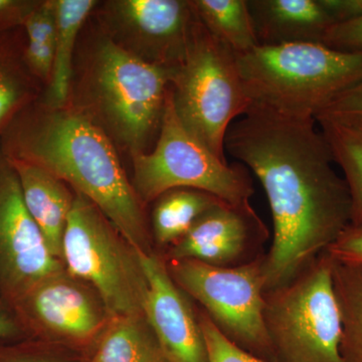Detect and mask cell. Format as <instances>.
<instances>
[{"mask_svg": "<svg viewBox=\"0 0 362 362\" xmlns=\"http://www.w3.org/2000/svg\"><path fill=\"white\" fill-rule=\"evenodd\" d=\"M170 94L182 125L211 153L228 161L226 132L235 119L247 113L252 102L235 52L214 37L197 16L185 59L173 69Z\"/></svg>", "mask_w": 362, "mask_h": 362, "instance_id": "5", "label": "cell"}, {"mask_svg": "<svg viewBox=\"0 0 362 362\" xmlns=\"http://www.w3.org/2000/svg\"><path fill=\"white\" fill-rule=\"evenodd\" d=\"M80 362H94L90 359V356H83L82 359H81Z\"/></svg>", "mask_w": 362, "mask_h": 362, "instance_id": "33", "label": "cell"}, {"mask_svg": "<svg viewBox=\"0 0 362 362\" xmlns=\"http://www.w3.org/2000/svg\"><path fill=\"white\" fill-rule=\"evenodd\" d=\"M264 259L265 255L232 268L194 259H166V264L175 284L202 305L228 340L262 361L277 362L264 320Z\"/></svg>", "mask_w": 362, "mask_h": 362, "instance_id": "9", "label": "cell"}, {"mask_svg": "<svg viewBox=\"0 0 362 362\" xmlns=\"http://www.w3.org/2000/svg\"><path fill=\"white\" fill-rule=\"evenodd\" d=\"M18 180L26 209L44 235L49 251L62 262V250L75 192L63 180L28 162L9 159ZM63 263V262H62Z\"/></svg>", "mask_w": 362, "mask_h": 362, "instance_id": "16", "label": "cell"}, {"mask_svg": "<svg viewBox=\"0 0 362 362\" xmlns=\"http://www.w3.org/2000/svg\"><path fill=\"white\" fill-rule=\"evenodd\" d=\"M94 0H56V45L54 65L45 103L54 108L68 105L73 77V54L78 35L90 11Z\"/></svg>", "mask_w": 362, "mask_h": 362, "instance_id": "19", "label": "cell"}, {"mask_svg": "<svg viewBox=\"0 0 362 362\" xmlns=\"http://www.w3.org/2000/svg\"><path fill=\"white\" fill-rule=\"evenodd\" d=\"M16 303L47 343L85 356L110 320L90 286L64 269L35 285Z\"/></svg>", "mask_w": 362, "mask_h": 362, "instance_id": "10", "label": "cell"}, {"mask_svg": "<svg viewBox=\"0 0 362 362\" xmlns=\"http://www.w3.org/2000/svg\"><path fill=\"white\" fill-rule=\"evenodd\" d=\"M268 228L251 204L221 202L211 207L175 244L165 259H194L206 265L232 268L265 255Z\"/></svg>", "mask_w": 362, "mask_h": 362, "instance_id": "13", "label": "cell"}, {"mask_svg": "<svg viewBox=\"0 0 362 362\" xmlns=\"http://www.w3.org/2000/svg\"><path fill=\"white\" fill-rule=\"evenodd\" d=\"M173 69L146 63L104 37L82 81L81 109H74L131 157L148 152L160 132Z\"/></svg>", "mask_w": 362, "mask_h": 362, "instance_id": "4", "label": "cell"}, {"mask_svg": "<svg viewBox=\"0 0 362 362\" xmlns=\"http://www.w3.org/2000/svg\"><path fill=\"white\" fill-rule=\"evenodd\" d=\"M85 356L94 362H168L144 314L112 317Z\"/></svg>", "mask_w": 362, "mask_h": 362, "instance_id": "17", "label": "cell"}, {"mask_svg": "<svg viewBox=\"0 0 362 362\" xmlns=\"http://www.w3.org/2000/svg\"><path fill=\"white\" fill-rule=\"evenodd\" d=\"M329 145L334 163L343 173L351 202V223L362 226V127L352 124L317 120Z\"/></svg>", "mask_w": 362, "mask_h": 362, "instance_id": "23", "label": "cell"}, {"mask_svg": "<svg viewBox=\"0 0 362 362\" xmlns=\"http://www.w3.org/2000/svg\"><path fill=\"white\" fill-rule=\"evenodd\" d=\"M82 357L78 352L52 343L35 349L0 352V362H80Z\"/></svg>", "mask_w": 362, "mask_h": 362, "instance_id": "27", "label": "cell"}, {"mask_svg": "<svg viewBox=\"0 0 362 362\" xmlns=\"http://www.w3.org/2000/svg\"><path fill=\"white\" fill-rule=\"evenodd\" d=\"M326 252L335 261L362 265V226H349Z\"/></svg>", "mask_w": 362, "mask_h": 362, "instance_id": "29", "label": "cell"}, {"mask_svg": "<svg viewBox=\"0 0 362 362\" xmlns=\"http://www.w3.org/2000/svg\"><path fill=\"white\" fill-rule=\"evenodd\" d=\"M100 13L107 37L133 56L166 68L185 59L195 18L192 1L115 0Z\"/></svg>", "mask_w": 362, "mask_h": 362, "instance_id": "11", "label": "cell"}, {"mask_svg": "<svg viewBox=\"0 0 362 362\" xmlns=\"http://www.w3.org/2000/svg\"><path fill=\"white\" fill-rule=\"evenodd\" d=\"M252 107L294 119H315L362 81V52L317 42L259 45L235 54Z\"/></svg>", "mask_w": 362, "mask_h": 362, "instance_id": "3", "label": "cell"}, {"mask_svg": "<svg viewBox=\"0 0 362 362\" xmlns=\"http://www.w3.org/2000/svg\"><path fill=\"white\" fill-rule=\"evenodd\" d=\"M332 266L323 252L290 282L265 292L264 320L277 362H342Z\"/></svg>", "mask_w": 362, "mask_h": 362, "instance_id": "6", "label": "cell"}, {"mask_svg": "<svg viewBox=\"0 0 362 362\" xmlns=\"http://www.w3.org/2000/svg\"><path fill=\"white\" fill-rule=\"evenodd\" d=\"M0 149L7 158L35 164L63 180L93 202L135 250L152 252L143 202L114 143L82 113L35 100L7 125Z\"/></svg>", "mask_w": 362, "mask_h": 362, "instance_id": "2", "label": "cell"}, {"mask_svg": "<svg viewBox=\"0 0 362 362\" xmlns=\"http://www.w3.org/2000/svg\"><path fill=\"white\" fill-rule=\"evenodd\" d=\"M316 123L251 107L226 134V152L258 177L270 206L266 291L296 277L351 223L349 188Z\"/></svg>", "mask_w": 362, "mask_h": 362, "instance_id": "1", "label": "cell"}, {"mask_svg": "<svg viewBox=\"0 0 362 362\" xmlns=\"http://www.w3.org/2000/svg\"><path fill=\"white\" fill-rule=\"evenodd\" d=\"M221 199L209 192L176 188L160 195L152 211V235L158 246L169 247Z\"/></svg>", "mask_w": 362, "mask_h": 362, "instance_id": "20", "label": "cell"}, {"mask_svg": "<svg viewBox=\"0 0 362 362\" xmlns=\"http://www.w3.org/2000/svg\"><path fill=\"white\" fill-rule=\"evenodd\" d=\"M147 281L143 313L168 362H207L199 315L175 284L163 255L136 250Z\"/></svg>", "mask_w": 362, "mask_h": 362, "instance_id": "14", "label": "cell"}, {"mask_svg": "<svg viewBox=\"0 0 362 362\" xmlns=\"http://www.w3.org/2000/svg\"><path fill=\"white\" fill-rule=\"evenodd\" d=\"M320 119L362 125V81L326 106L315 120Z\"/></svg>", "mask_w": 362, "mask_h": 362, "instance_id": "26", "label": "cell"}, {"mask_svg": "<svg viewBox=\"0 0 362 362\" xmlns=\"http://www.w3.org/2000/svg\"><path fill=\"white\" fill-rule=\"evenodd\" d=\"M40 1L0 0V30L23 28Z\"/></svg>", "mask_w": 362, "mask_h": 362, "instance_id": "30", "label": "cell"}, {"mask_svg": "<svg viewBox=\"0 0 362 362\" xmlns=\"http://www.w3.org/2000/svg\"><path fill=\"white\" fill-rule=\"evenodd\" d=\"M335 23L356 20L362 16V0H320Z\"/></svg>", "mask_w": 362, "mask_h": 362, "instance_id": "31", "label": "cell"}, {"mask_svg": "<svg viewBox=\"0 0 362 362\" xmlns=\"http://www.w3.org/2000/svg\"><path fill=\"white\" fill-rule=\"evenodd\" d=\"M62 262L97 292L111 318L144 314L147 281L137 251L93 202L76 192Z\"/></svg>", "mask_w": 362, "mask_h": 362, "instance_id": "7", "label": "cell"}, {"mask_svg": "<svg viewBox=\"0 0 362 362\" xmlns=\"http://www.w3.org/2000/svg\"><path fill=\"white\" fill-rule=\"evenodd\" d=\"M192 4L204 28L235 54L259 45L247 0H194Z\"/></svg>", "mask_w": 362, "mask_h": 362, "instance_id": "21", "label": "cell"}, {"mask_svg": "<svg viewBox=\"0 0 362 362\" xmlns=\"http://www.w3.org/2000/svg\"><path fill=\"white\" fill-rule=\"evenodd\" d=\"M64 269L28 214L18 175L0 149V284L18 301Z\"/></svg>", "mask_w": 362, "mask_h": 362, "instance_id": "12", "label": "cell"}, {"mask_svg": "<svg viewBox=\"0 0 362 362\" xmlns=\"http://www.w3.org/2000/svg\"><path fill=\"white\" fill-rule=\"evenodd\" d=\"M352 125H354V124H352ZM357 126H361V127H362V125H357Z\"/></svg>", "mask_w": 362, "mask_h": 362, "instance_id": "34", "label": "cell"}, {"mask_svg": "<svg viewBox=\"0 0 362 362\" xmlns=\"http://www.w3.org/2000/svg\"><path fill=\"white\" fill-rule=\"evenodd\" d=\"M26 64L40 82L51 80L56 45V0L40 1L23 26Z\"/></svg>", "mask_w": 362, "mask_h": 362, "instance_id": "24", "label": "cell"}, {"mask_svg": "<svg viewBox=\"0 0 362 362\" xmlns=\"http://www.w3.org/2000/svg\"><path fill=\"white\" fill-rule=\"evenodd\" d=\"M332 262L333 284L341 315L340 356L342 362H362V265Z\"/></svg>", "mask_w": 362, "mask_h": 362, "instance_id": "22", "label": "cell"}, {"mask_svg": "<svg viewBox=\"0 0 362 362\" xmlns=\"http://www.w3.org/2000/svg\"><path fill=\"white\" fill-rule=\"evenodd\" d=\"M132 163L131 183L143 204L176 188L202 190L232 204H251L255 192L246 166L221 160L182 125L170 87L156 144L132 156Z\"/></svg>", "mask_w": 362, "mask_h": 362, "instance_id": "8", "label": "cell"}, {"mask_svg": "<svg viewBox=\"0 0 362 362\" xmlns=\"http://www.w3.org/2000/svg\"><path fill=\"white\" fill-rule=\"evenodd\" d=\"M197 315L206 342L207 362H266L228 340L204 311L199 310Z\"/></svg>", "mask_w": 362, "mask_h": 362, "instance_id": "25", "label": "cell"}, {"mask_svg": "<svg viewBox=\"0 0 362 362\" xmlns=\"http://www.w3.org/2000/svg\"><path fill=\"white\" fill-rule=\"evenodd\" d=\"M322 45L335 51L362 52V16L331 26Z\"/></svg>", "mask_w": 362, "mask_h": 362, "instance_id": "28", "label": "cell"}, {"mask_svg": "<svg viewBox=\"0 0 362 362\" xmlns=\"http://www.w3.org/2000/svg\"><path fill=\"white\" fill-rule=\"evenodd\" d=\"M259 45L322 44L335 21L320 0H247Z\"/></svg>", "mask_w": 362, "mask_h": 362, "instance_id": "15", "label": "cell"}, {"mask_svg": "<svg viewBox=\"0 0 362 362\" xmlns=\"http://www.w3.org/2000/svg\"><path fill=\"white\" fill-rule=\"evenodd\" d=\"M18 332L20 330L13 319L0 311V338L13 337L18 334Z\"/></svg>", "mask_w": 362, "mask_h": 362, "instance_id": "32", "label": "cell"}, {"mask_svg": "<svg viewBox=\"0 0 362 362\" xmlns=\"http://www.w3.org/2000/svg\"><path fill=\"white\" fill-rule=\"evenodd\" d=\"M23 28L0 30V136L37 99V82L26 64Z\"/></svg>", "mask_w": 362, "mask_h": 362, "instance_id": "18", "label": "cell"}]
</instances>
